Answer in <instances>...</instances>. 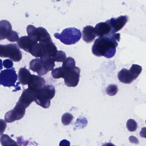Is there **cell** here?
<instances>
[{"label": "cell", "instance_id": "obj_1", "mask_svg": "<svg viewBox=\"0 0 146 146\" xmlns=\"http://www.w3.org/2000/svg\"><path fill=\"white\" fill-rule=\"evenodd\" d=\"M120 40L119 34H112L101 36L96 39L92 46V53L97 57L112 58L115 55L117 41Z\"/></svg>", "mask_w": 146, "mask_h": 146}, {"label": "cell", "instance_id": "obj_2", "mask_svg": "<svg viewBox=\"0 0 146 146\" xmlns=\"http://www.w3.org/2000/svg\"><path fill=\"white\" fill-rule=\"evenodd\" d=\"M54 36L64 44L71 45L78 42L82 38V35L80 30L70 28L64 30L61 34L55 33Z\"/></svg>", "mask_w": 146, "mask_h": 146}, {"label": "cell", "instance_id": "obj_3", "mask_svg": "<svg viewBox=\"0 0 146 146\" xmlns=\"http://www.w3.org/2000/svg\"><path fill=\"white\" fill-rule=\"evenodd\" d=\"M55 94V90L53 86L45 85L40 90L37 91V96L35 102L43 108H48L50 106V100L54 98Z\"/></svg>", "mask_w": 146, "mask_h": 146}, {"label": "cell", "instance_id": "obj_4", "mask_svg": "<svg viewBox=\"0 0 146 146\" xmlns=\"http://www.w3.org/2000/svg\"><path fill=\"white\" fill-rule=\"evenodd\" d=\"M0 56L1 58H9L14 62H19L23 58L22 52L15 43L1 45Z\"/></svg>", "mask_w": 146, "mask_h": 146}, {"label": "cell", "instance_id": "obj_5", "mask_svg": "<svg viewBox=\"0 0 146 146\" xmlns=\"http://www.w3.org/2000/svg\"><path fill=\"white\" fill-rule=\"evenodd\" d=\"M64 68V67H63ZM63 78L64 83L68 87H76L79 82L81 70L78 67L73 69H65Z\"/></svg>", "mask_w": 146, "mask_h": 146}, {"label": "cell", "instance_id": "obj_6", "mask_svg": "<svg viewBox=\"0 0 146 146\" xmlns=\"http://www.w3.org/2000/svg\"><path fill=\"white\" fill-rule=\"evenodd\" d=\"M17 78V75L14 68L1 71L0 74L1 84L4 87H15Z\"/></svg>", "mask_w": 146, "mask_h": 146}, {"label": "cell", "instance_id": "obj_7", "mask_svg": "<svg viewBox=\"0 0 146 146\" xmlns=\"http://www.w3.org/2000/svg\"><path fill=\"white\" fill-rule=\"evenodd\" d=\"M26 108L17 103L14 108L7 112L5 115V120L7 123H12L21 119L24 116Z\"/></svg>", "mask_w": 146, "mask_h": 146}, {"label": "cell", "instance_id": "obj_8", "mask_svg": "<svg viewBox=\"0 0 146 146\" xmlns=\"http://www.w3.org/2000/svg\"><path fill=\"white\" fill-rule=\"evenodd\" d=\"M37 92L28 88L24 90L17 103L27 108L33 102L35 101Z\"/></svg>", "mask_w": 146, "mask_h": 146}, {"label": "cell", "instance_id": "obj_9", "mask_svg": "<svg viewBox=\"0 0 146 146\" xmlns=\"http://www.w3.org/2000/svg\"><path fill=\"white\" fill-rule=\"evenodd\" d=\"M128 20L127 16H122L119 17L117 18L111 19L106 22L111 26L112 34H115L116 32L119 31L123 28L128 22Z\"/></svg>", "mask_w": 146, "mask_h": 146}, {"label": "cell", "instance_id": "obj_10", "mask_svg": "<svg viewBox=\"0 0 146 146\" xmlns=\"http://www.w3.org/2000/svg\"><path fill=\"white\" fill-rule=\"evenodd\" d=\"M29 68L34 72H37L40 76L46 75L48 72L40 59L36 58L31 60L30 62Z\"/></svg>", "mask_w": 146, "mask_h": 146}, {"label": "cell", "instance_id": "obj_11", "mask_svg": "<svg viewBox=\"0 0 146 146\" xmlns=\"http://www.w3.org/2000/svg\"><path fill=\"white\" fill-rule=\"evenodd\" d=\"M46 84L45 79L40 76L32 75L28 86L29 88L37 92L42 89L45 86Z\"/></svg>", "mask_w": 146, "mask_h": 146}, {"label": "cell", "instance_id": "obj_12", "mask_svg": "<svg viewBox=\"0 0 146 146\" xmlns=\"http://www.w3.org/2000/svg\"><path fill=\"white\" fill-rule=\"evenodd\" d=\"M96 36V31L94 27L88 25L84 28L82 38L83 40L86 43H91L94 41Z\"/></svg>", "mask_w": 146, "mask_h": 146}, {"label": "cell", "instance_id": "obj_13", "mask_svg": "<svg viewBox=\"0 0 146 146\" xmlns=\"http://www.w3.org/2000/svg\"><path fill=\"white\" fill-rule=\"evenodd\" d=\"M37 42H34L28 36H23L17 42L18 45L21 49L30 53L34 45Z\"/></svg>", "mask_w": 146, "mask_h": 146}, {"label": "cell", "instance_id": "obj_14", "mask_svg": "<svg viewBox=\"0 0 146 146\" xmlns=\"http://www.w3.org/2000/svg\"><path fill=\"white\" fill-rule=\"evenodd\" d=\"M96 31V36H106L111 33V28L107 22L100 23L96 25L95 28Z\"/></svg>", "mask_w": 146, "mask_h": 146}, {"label": "cell", "instance_id": "obj_15", "mask_svg": "<svg viewBox=\"0 0 146 146\" xmlns=\"http://www.w3.org/2000/svg\"><path fill=\"white\" fill-rule=\"evenodd\" d=\"M31 75L30 72L26 67L20 68L18 72L19 82L23 85L29 84L31 79Z\"/></svg>", "mask_w": 146, "mask_h": 146}, {"label": "cell", "instance_id": "obj_16", "mask_svg": "<svg viewBox=\"0 0 146 146\" xmlns=\"http://www.w3.org/2000/svg\"><path fill=\"white\" fill-rule=\"evenodd\" d=\"M0 38L1 40L7 39L8 34L12 31L11 25L9 21L1 20L0 23Z\"/></svg>", "mask_w": 146, "mask_h": 146}, {"label": "cell", "instance_id": "obj_17", "mask_svg": "<svg viewBox=\"0 0 146 146\" xmlns=\"http://www.w3.org/2000/svg\"><path fill=\"white\" fill-rule=\"evenodd\" d=\"M118 78L121 82L126 84L131 83L133 79L129 70L123 68L118 73Z\"/></svg>", "mask_w": 146, "mask_h": 146}, {"label": "cell", "instance_id": "obj_18", "mask_svg": "<svg viewBox=\"0 0 146 146\" xmlns=\"http://www.w3.org/2000/svg\"><path fill=\"white\" fill-rule=\"evenodd\" d=\"M37 37L40 43H46L52 41L51 36L46 29L43 27L36 29Z\"/></svg>", "mask_w": 146, "mask_h": 146}, {"label": "cell", "instance_id": "obj_19", "mask_svg": "<svg viewBox=\"0 0 146 146\" xmlns=\"http://www.w3.org/2000/svg\"><path fill=\"white\" fill-rule=\"evenodd\" d=\"M40 58L48 71H52L54 70L55 66L54 61L48 54L45 53Z\"/></svg>", "mask_w": 146, "mask_h": 146}, {"label": "cell", "instance_id": "obj_20", "mask_svg": "<svg viewBox=\"0 0 146 146\" xmlns=\"http://www.w3.org/2000/svg\"><path fill=\"white\" fill-rule=\"evenodd\" d=\"M40 43L42 45L45 53L48 54L52 58L56 55L58 51L52 41L46 43Z\"/></svg>", "mask_w": 146, "mask_h": 146}, {"label": "cell", "instance_id": "obj_21", "mask_svg": "<svg viewBox=\"0 0 146 146\" xmlns=\"http://www.w3.org/2000/svg\"><path fill=\"white\" fill-rule=\"evenodd\" d=\"M45 53L42 45L40 43H36L34 45L30 54L36 58H40Z\"/></svg>", "mask_w": 146, "mask_h": 146}, {"label": "cell", "instance_id": "obj_22", "mask_svg": "<svg viewBox=\"0 0 146 146\" xmlns=\"http://www.w3.org/2000/svg\"><path fill=\"white\" fill-rule=\"evenodd\" d=\"M36 29L34 25H28L27 27V32L28 34V36L30 38L31 40L34 42H38V37H37V32H36Z\"/></svg>", "mask_w": 146, "mask_h": 146}, {"label": "cell", "instance_id": "obj_23", "mask_svg": "<svg viewBox=\"0 0 146 146\" xmlns=\"http://www.w3.org/2000/svg\"><path fill=\"white\" fill-rule=\"evenodd\" d=\"M1 142L2 146H15L17 143L12 139L8 135L3 134L1 137Z\"/></svg>", "mask_w": 146, "mask_h": 146}, {"label": "cell", "instance_id": "obj_24", "mask_svg": "<svg viewBox=\"0 0 146 146\" xmlns=\"http://www.w3.org/2000/svg\"><path fill=\"white\" fill-rule=\"evenodd\" d=\"M141 66L137 64H132L129 70L133 78V80L136 79L141 72Z\"/></svg>", "mask_w": 146, "mask_h": 146}, {"label": "cell", "instance_id": "obj_25", "mask_svg": "<svg viewBox=\"0 0 146 146\" xmlns=\"http://www.w3.org/2000/svg\"><path fill=\"white\" fill-rule=\"evenodd\" d=\"M64 68L63 67H60L54 69L52 71V76L54 79H59L60 78H63L64 73Z\"/></svg>", "mask_w": 146, "mask_h": 146}, {"label": "cell", "instance_id": "obj_26", "mask_svg": "<svg viewBox=\"0 0 146 146\" xmlns=\"http://www.w3.org/2000/svg\"><path fill=\"white\" fill-rule=\"evenodd\" d=\"M62 67L66 69H71L76 67V62L75 60L71 57L66 58L63 62Z\"/></svg>", "mask_w": 146, "mask_h": 146}, {"label": "cell", "instance_id": "obj_27", "mask_svg": "<svg viewBox=\"0 0 146 146\" xmlns=\"http://www.w3.org/2000/svg\"><path fill=\"white\" fill-rule=\"evenodd\" d=\"M54 62H64L66 59V55L65 53L62 51H58L57 54L52 58Z\"/></svg>", "mask_w": 146, "mask_h": 146}, {"label": "cell", "instance_id": "obj_28", "mask_svg": "<svg viewBox=\"0 0 146 146\" xmlns=\"http://www.w3.org/2000/svg\"><path fill=\"white\" fill-rule=\"evenodd\" d=\"M73 118V116L71 113H64L61 118L62 123L65 125H68L71 123Z\"/></svg>", "mask_w": 146, "mask_h": 146}, {"label": "cell", "instance_id": "obj_29", "mask_svg": "<svg viewBox=\"0 0 146 146\" xmlns=\"http://www.w3.org/2000/svg\"><path fill=\"white\" fill-rule=\"evenodd\" d=\"M126 127L129 131L134 132L137 129V122L133 119H129L126 123Z\"/></svg>", "mask_w": 146, "mask_h": 146}, {"label": "cell", "instance_id": "obj_30", "mask_svg": "<svg viewBox=\"0 0 146 146\" xmlns=\"http://www.w3.org/2000/svg\"><path fill=\"white\" fill-rule=\"evenodd\" d=\"M118 91V89L117 85L115 84H110L108 86L106 90L107 94L110 96L115 95Z\"/></svg>", "mask_w": 146, "mask_h": 146}, {"label": "cell", "instance_id": "obj_31", "mask_svg": "<svg viewBox=\"0 0 146 146\" xmlns=\"http://www.w3.org/2000/svg\"><path fill=\"white\" fill-rule=\"evenodd\" d=\"M7 39L9 41L11 42H15L18 41L19 38L17 33L16 31L12 30L8 34Z\"/></svg>", "mask_w": 146, "mask_h": 146}, {"label": "cell", "instance_id": "obj_32", "mask_svg": "<svg viewBox=\"0 0 146 146\" xmlns=\"http://www.w3.org/2000/svg\"><path fill=\"white\" fill-rule=\"evenodd\" d=\"M13 65V62L11 60H5L3 62V66L7 69H11V68H12Z\"/></svg>", "mask_w": 146, "mask_h": 146}, {"label": "cell", "instance_id": "obj_33", "mask_svg": "<svg viewBox=\"0 0 146 146\" xmlns=\"http://www.w3.org/2000/svg\"><path fill=\"white\" fill-rule=\"evenodd\" d=\"M0 121H1L0 122V131H1V134L2 135V133L5 131V129L6 128L7 125L5 120L1 119Z\"/></svg>", "mask_w": 146, "mask_h": 146}, {"label": "cell", "instance_id": "obj_34", "mask_svg": "<svg viewBox=\"0 0 146 146\" xmlns=\"http://www.w3.org/2000/svg\"><path fill=\"white\" fill-rule=\"evenodd\" d=\"M70 142L66 139H64L60 141L59 143L60 146H70Z\"/></svg>", "mask_w": 146, "mask_h": 146}, {"label": "cell", "instance_id": "obj_35", "mask_svg": "<svg viewBox=\"0 0 146 146\" xmlns=\"http://www.w3.org/2000/svg\"><path fill=\"white\" fill-rule=\"evenodd\" d=\"M140 135L142 137H144L146 138V128L143 127L142 128L140 132Z\"/></svg>", "mask_w": 146, "mask_h": 146}, {"label": "cell", "instance_id": "obj_36", "mask_svg": "<svg viewBox=\"0 0 146 146\" xmlns=\"http://www.w3.org/2000/svg\"><path fill=\"white\" fill-rule=\"evenodd\" d=\"M102 146H116L113 144V143H106L105 144H103Z\"/></svg>", "mask_w": 146, "mask_h": 146}, {"label": "cell", "instance_id": "obj_37", "mask_svg": "<svg viewBox=\"0 0 146 146\" xmlns=\"http://www.w3.org/2000/svg\"><path fill=\"white\" fill-rule=\"evenodd\" d=\"M19 146V145L18 144H17V145H16V146Z\"/></svg>", "mask_w": 146, "mask_h": 146}, {"label": "cell", "instance_id": "obj_38", "mask_svg": "<svg viewBox=\"0 0 146 146\" xmlns=\"http://www.w3.org/2000/svg\"></svg>", "mask_w": 146, "mask_h": 146}, {"label": "cell", "instance_id": "obj_39", "mask_svg": "<svg viewBox=\"0 0 146 146\" xmlns=\"http://www.w3.org/2000/svg\"></svg>", "mask_w": 146, "mask_h": 146}]
</instances>
